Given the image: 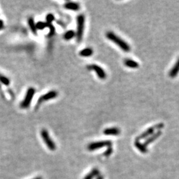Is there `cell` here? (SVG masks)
Instances as JSON below:
<instances>
[{
  "mask_svg": "<svg viewBox=\"0 0 179 179\" xmlns=\"http://www.w3.org/2000/svg\"><path fill=\"white\" fill-rule=\"evenodd\" d=\"M106 38L112 41L115 45L118 46L122 51L125 52H130L131 50L130 46L125 41L121 39L119 36L115 35L112 31H108L106 33Z\"/></svg>",
  "mask_w": 179,
  "mask_h": 179,
  "instance_id": "obj_1",
  "label": "cell"
},
{
  "mask_svg": "<svg viewBox=\"0 0 179 179\" xmlns=\"http://www.w3.org/2000/svg\"><path fill=\"white\" fill-rule=\"evenodd\" d=\"M84 23H85V17L84 15L80 14L77 17V31L76 33V40L78 43L82 40L83 34L84 30Z\"/></svg>",
  "mask_w": 179,
  "mask_h": 179,
  "instance_id": "obj_2",
  "label": "cell"
},
{
  "mask_svg": "<svg viewBox=\"0 0 179 179\" xmlns=\"http://www.w3.org/2000/svg\"><path fill=\"white\" fill-rule=\"evenodd\" d=\"M35 94V89L34 88L31 87V88L27 90V92H26L25 96L23 100L20 105L21 108L26 109L29 108L31 103L32 99L34 96Z\"/></svg>",
  "mask_w": 179,
  "mask_h": 179,
  "instance_id": "obj_3",
  "label": "cell"
},
{
  "mask_svg": "<svg viewBox=\"0 0 179 179\" xmlns=\"http://www.w3.org/2000/svg\"><path fill=\"white\" fill-rule=\"evenodd\" d=\"M41 135L43 141L45 142V145L47 146L49 149L51 151H55L56 146L55 143H54V142L52 140L51 137H50L47 130H46L45 129H43L41 132Z\"/></svg>",
  "mask_w": 179,
  "mask_h": 179,
  "instance_id": "obj_4",
  "label": "cell"
},
{
  "mask_svg": "<svg viewBox=\"0 0 179 179\" xmlns=\"http://www.w3.org/2000/svg\"><path fill=\"white\" fill-rule=\"evenodd\" d=\"M112 143L111 141L106 140V141H100L97 142H94V143H90L88 145V149L90 151H93L99 149L100 148L104 147H110L112 146Z\"/></svg>",
  "mask_w": 179,
  "mask_h": 179,
  "instance_id": "obj_5",
  "label": "cell"
},
{
  "mask_svg": "<svg viewBox=\"0 0 179 179\" xmlns=\"http://www.w3.org/2000/svg\"><path fill=\"white\" fill-rule=\"evenodd\" d=\"M58 96V92L55 90H52L50 91L49 92L45 94L40 96V98H39L37 100V105H36V108H38L39 106L43 103V102H47L48 100H52L56 98V97Z\"/></svg>",
  "mask_w": 179,
  "mask_h": 179,
  "instance_id": "obj_6",
  "label": "cell"
},
{
  "mask_svg": "<svg viewBox=\"0 0 179 179\" xmlns=\"http://www.w3.org/2000/svg\"><path fill=\"white\" fill-rule=\"evenodd\" d=\"M87 68H88V70H89V71H94L95 73H96L98 78H100V79L104 80L106 79L107 77V75L104 70L102 68L101 66H98L97 64H89L87 66Z\"/></svg>",
  "mask_w": 179,
  "mask_h": 179,
  "instance_id": "obj_7",
  "label": "cell"
},
{
  "mask_svg": "<svg viewBox=\"0 0 179 179\" xmlns=\"http://www.w3.org/2000/svg\"><path fill=\"white\" fill-rule=\"evenodd\" d=\"M155 125L153 126V127H149L147 129V130H145V132H143V133L141 135H139L138 137H137V138L135 140H138V141H140V140H143V139H147L148 137H149V136H151L152 134H154V132L155 131Z\"/></svg>",
  "mask_w": 179,
  "mask_h": 179,
  "instance_id": "obj_8",
  "label": "cell"
},
{
  "mask_svg": "<svg viewBox=\"0 0 179 179\" xmlns=\"http://www.w3.org/2000/svg\"><path fill=\"white\" fill-rule=\"evenodd\" d=\"M161 134H162L161 131H158V132H157L156 133H154L153 134H152L151 136L148 137L147 139H146V140L145 141V143H144L143 144L146 146V147H147V146L149 145V144L152 143L153 142H154L155 141L157 140V138H158L159 137H160Z\"/></svg>",
  "mask_w": 179,
  "mask_h": 179,
  "instance_id": "obj_9",
  "label": "cell"
},
{
  "mask_svg": "<svg viewBox=\"0 0 179 179\" xmlns=\"http://www.w3.org/2000/svg\"><path fill=\"white\" fill-rule=\"evenodd\" d=\"M178 73H179V58L175 62V64H174V66H172V68L170 70L169 73V77L173 78H175L176 76L178 75Z\"/></svg>",
  "mask_w": 179,
  "mask_h": 179,
  "instance_id": "obj_10",
  "label": "cell"
},
{
  "mask_svg": "<svg viewBox=\"0 0 179 179\" xmlns=\"http://www.w3.org/2000/svg\"><path fill=\"white\" fill-rule=\"evenodd\" d=\"M64 7L66 9L73 10V11H78L80 9V5L79 3L73 1H68L64 5Z\"/></svg>",
  "mask_w": 179,
  "mask_h": 179,
  "instance_id": "obj_11",
  "label": "cell"
},
{
  "mask_svg": "<svg viewBox=\"0 0 179 179\" xmlns=\"http://www.w3.org/2000/svg\"><path fill=\"white\" fill-rule=\"evenodd\" d=\"M120 134V130L117 127L106 128L104 130V134L106 135H118Z\"/></svg>",
  "mask_w": 179,
  "mask_h": 179,
  "instance_id": "obj_12",
  "label": "cell"
},
{
  "mask_svg": "<svg viewBox=\"0 0 179 179\" xmlns=\"http://www.w3.org/2000/svg\"><path fill=\"white\" fill-rule=\"evenodd\" d=\"M124 64L125 66L128 68H137L139 66L138 62L135 60L130 59V58H126L124 60Z\"/></svg>",
  "mask_w": 179,
  "mask_h": 179,
  "instance_id": "obj_13",
  "label": "cell"
},
{
  "mask_svg": "<svg viewBox=\"0 0 179 179\" xmlns=\"http://www.w3.org/2000/svg\"><path fill=\"white\" fill-rule=\"evenodd\" d=\"M134 145L135 147H136L137 149H138L139 151H141L142 153H147L148 150L147 147H146L143 143H141L140 141L135 140Z\"/></svg>",
  "mask_w": 179,
  "mask_h": 179,
  "instance_id": "obj_14",
  "label": "cell"
},
{
  "mask_svg": "<svg viewBox=\"0 0 179 179\" xmlns=\"http://www.w3.org/2000/svg\"><path fill=\"white\" fill-rule=\"evenodd\" d=\"M93 49L90 47L85 48V49L81 50L79 52L80 56H83V57H89V56H92L93 54Z\"/></svg>",
  "mask_w": 179,
  "mask_h": 179,
  "instance_id": "obj_15",
  "label": "cell"
},
{
  "mask_svg": "<svg viewBox=\"0 0 179 179\" xmlns=\"http://www.w3.org/2000/svg\"><path fill=\"white\" fill-rule=\"evenodd\" d=\"M99 174H100L99 170L96 169V168H95V169H93L88 174H87L83 179H93L94 178L97 177Z\"/></svg>",
  "mask_w": 179,
  "mask_h": 179,
  "instance_id": "obj_16",
  "label": "cell"
},
{
  "mask_svg": "<svg viewBox=\"0 0 179 179\" xmlns=\"http://www.w3.org/2000/svg\"><path fill=\"white\" fill-rule=\"evenodd\" d=\"M28 24H29L30 29L33 33V34L37 35V29L36 28V23H35V20L33 17H31L28 19Z\"/></svg>",
  "mask_w": 179,
  "mask_h": 179,
  "instance_id": "obj_17",
  "label": "cell"
},
{
  "mask_svg": "<svg viewBox=\"0 0 179 179\" xmlns=\"http://www.w3.org/2000/svg\"><path fill=\"white\" fill-rule=\"evenodd\" d=\"M75 36H76V33L75 31L69 30L65 33L64 36H63V37H64V39H65L66 41H69V40H71V39H73Z\"/></svg>",
  "mask_w": 179,
  "mask_h": 179,
  "instance_id": "obj_18",
  "label": "cell"
},
{
  "mask_svg": "<svg viewBox=\"0 0 179 179\" xmlns=\"http://www.w3.org/2000/svg\"><path fill=\"white\" fill-rule=\"evenodd\" d=\"M50 23H47V22H43V21H39L38 23H36V28L37 29L43 30L49 27Z\"/></svg>",
  "mask_w": 179,
  "mask_h": 179,
  "instance_id": "obj_19",
  "label": "cell"
},
{
  "mask_svg": "<svg viewBox=\"0 0 179 179\" xmlns=\"http://www.w3.org/2000/svg\"><path fill=\"white\" fill-rule=\"evenodd\" d=\"M54 16L53 14H47V17H46V21H47V23H50L51 24V23L54 20Z\"/></svg>",
  "mask_w": 179,
  "mask_h": 179,
  "instance_id": "obj_20",
  "label": "cell"
},
{
  "mask_svg": "<svg viewBox=\"0 0 179 179\" xmlns=\"http://www.w3.org/2000/svg\"><path fill=\"white\" fill-rule=\"evenodd\" d=\"M113 149L112 147V146H110V147H107V149L105 151V152L104 153V156L105 157H109L113 153Z\"/></svg>",
  "mask_w": 179,
  "mask_h": 179,
  "instance_id": "obj_21",
  "label": "cell"
},
{
  "mask_svg": "<svg viewBox=\"0 0 179 179\" xmlns=\"http://www.w3.org/2000/svg\"><path fill=\"white\" fill-rule=\"evenodd\" d=\"M0 81H1L2 83H3V84H4L5 85H9V80L7 78H6V77H5V76H2V75H0Z\"/></svg>",
  "mask_w": 179,
  "mask_h": 179,
  "instance_id": "obj_22",
  "label": "cell"
},
{
  "mask_svg": "<svg viewBox=\"0 0 179 179\" xmlns=\"http://www.w3.org/2000/svg\"><path fill=\"white\" fill-rule=\"evenodd\" d=\"M96 179H104V176L102 175H100V174H99L97 177H96Z\"/></svg>",
  "mask_w": 179,
  "mask_h": 179,
  "instance_id": "obj_23",
  "label": "cell"
},
{
  "mask_svg": "<svg viewBox=\"0 0 179 179\" xmlns=\"http://www.w3.org/2000/svg\"><path fill=\"white\" fill-rule=\"evenodd\" d=\"M33 179H43V178H42V177H41V176H39V177H36Z\"/></svg>",
  "mask_w": 179,
  "mask_h": 179,
  "instance_id": "obj_24",
  "label": "cell"
}]
</instances>
